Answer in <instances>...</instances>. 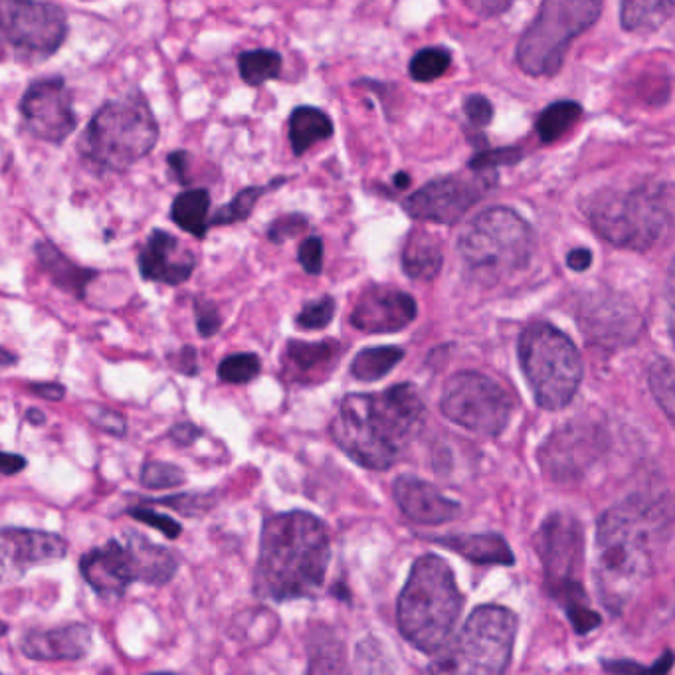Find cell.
Segmentation results:
<instances>
[{"instance_id":"6da1fadb","label":"cell","mask_w":675,"mask_h":675,"mask_svg":"<svg viewBox=\"0 0 675 675\" xmlns=\"http://www.w3.org/2000/svg\"><path fill=\"white\" fill-rule=\"evenodd\" d=\"M672 535L667 501L632 495L608 509L596 525L594 579L601 601L620 614L656 573Z\"/></svg>"},{"instance_id":"7a4b0ae2","label":"cell","mask_w":675,"mask_h":675,"mask_svg":"<svg viewBox=\"0 0 675 675\" xmlns=\"http://www.w3.org/2000/svg\"><path fill=\"white\" fill-rule=\"evenodd\" d=\"M426 408L412 385L379 395H349L331 422L335 444L367 470H389L407 452L425 422Z\"/></svg>"},{"instance_id":"3957f363","label":"cell","mask_w":675,"mask_h":675,"mask_svg":"<svg viewBox=\"0 0 675 675\" xmlns=\"http://www.w3.org/2000/svg\"><path fill=\"white\" fill-rule=\"evenodd\" d=\"M324 521L306 511L268 518L262 525L254 591L274 602L314 596L324 586L329 564Z\"/></svg>"},{"instance_id":"277c9868","label":"cell","mask_w":675,"mask_h":675,"mask_svg":"<svg viewBox=\"0 0 675 675\" xmlns=\"http://www.w3.org/2000/svg\"><path fill=\"white\" fill-rule=\"evenodd\" d=\"M463 608V594L444 559H418L398 596V628L412 646L434 654L452 634Z\"/></svg>"},{"instance_id":"5b68a950","label":"cell","mask_w":675,"mask_h":675,"mask_svg":"<svg viewBox=\"0 0 675 675\" xmlns=\"http://www.w3.org/2000/svg\"><path fill=\"white\" fill-rule=\"evenodd\" d=\"M157 140V117L145 95L130 93L95 112L78 151L98 173H123L147 157Z\"/></svg>"},{"instance_id":"8992f818","label":"cell","mask_w":675,"mask_h":675,"mask_svg":"<svg viewBox=\"0 0 675 675\" xmlns=\"http://www.w3.org/2000/svg\"><path fill=\"white\" fill-rule=\"evenodd\" d=\"M589 221L604 241L624 250L646 252L672 221V188L642 183L632 188H604L592 198Z\"/></svg>"},{"instance_id":"52a82bcc","label":"cell","mask_w":675,"mask_h":675,"mask_svg":"<svg viewBox=\"0 0 675 675\" xmlns=\"http://www.w3.org/2000/svg\"><path fill=\"white\" fill-rule=\"evenodd\" d=\"M458 250L473 278L493 286L528 268L535 252V234L513 208L493 206L466 226Z\"/></svg>"},{"instance_id":"ba28073f","label":"cell","mask_w":675,"mask_h":675,"mask_svg":"<svg viewBox=\"0 0 675 675\" xmlns=\"http://www.w3.org/2000/svg\"><path fill=\"white\" fill-rule=\"evenodd\" d=\"M535 546L549 591L561 602L574 630L589 634L601 624V614L592 611L583 581H579L583 569V525L573 515L553 513L536 531Z\"/></svg>"},{"instance_id":"9c48e42d","label":"cell","mask_w":675,"mask_h":675,"mask_svg":"<svg viewBox=\"0 0 675 675\" xmlns=\"http://www.w3.org/2000/svg\"><path fill=\"white\" fill-rule=\"evenodd\" d=\"M604 0H541L536 19L523 32L515 62L531 78L561 72L574 40L601 19Z\"/></svg>"},{"instance_id":"30bf717a","label":"cell","mask_w":675,"mask_h":675,"mask_svg":"<svg viewBox=\"0 0 675 675\" xmlns=\"http://www.w3.org/2000/svg\"><path fill=\"white\" fill-rule=\"evenodd\" d=\"M519 362L536 405L559 410L573 400L583 380V361L569 335L536 321L519 337Z\"/></svg>"},{"instance_id":"8fae6325","label":"cell","mask_w":675,"mask_h":675,"mask_svg":"<svg viewBox=\"0 0 675 675\" xmlns=\"http://www.w3.org/2000/svg\"><path fill=\"white\" fill-rule=\"evenodd\" d=\"M518 634L515 614L503 606H480L466 622L453 646L430 672L503 674L509 667Z\"/></svg>"},{"instance_id":"7c38bea8","label":"cell","mask_w":675,"mask_h":675,"mask_svg":"<svg viewBox=\"0 0 675 675\" xmlns=\"http://www.w3.org/2000/svg\"><path fill=\"white\" fill-rule=\"evenodd\" d=\"M442 412L452 422L481 436H500L513 415V400L481 372H458L446 382Z\"/></svg>"},{"instance_id":"4fadbf2b","label":"cell","mask_w":675,"mask_h":675,"mask_svg":"<svg viewBox=\"0 0 675 675\" xmlns=\"http://www.w3.org/2000/svg\"><path fill=\"white\" fill-rule=\"evenodd\" d=\"M472 176L450 175L426 183L405 201V213L422 223L452 226L498 185L495 171H472Z\"/></svg>"},{"instance_id":"5bb4252c","label":"cell","mask_w":675,"mask_h":675,"mask_svg":"<svg viewBox=\"0 0 675 675\" xmlns=\"http://www.w3.org/2000/svg\"><path fill=\"white\" fill-rule=\"evenodd\" d=\"M64 10L44 0H0V44L50 57L64 44Z\"/></svg>"},{"instance_id":"9a60e30c","label":"cell","mask_w":675,"mask_h":675,"mask_svg":"<svg viewBox=\"0 0 675 675\" xmlns=\"http://www.w3.org/2000/svg\"><path fill=\"white\" fill-rule=\"evenodd\" d=\"M20 115L30 135L54 145L64 143L78 127L72 93L62 78L30 84L20 100Z\"/></svg>"},{"instance_id":"2e32d148","label":"cell","mask_w":675,"mask_h":675,"mask_svg":"<svg viewBox=\"0 0 675 675\" xmlns=\"http://www.w3.org/2000/svg\"><path fill=\"white\" fill-rule=\"evenodd\" d=\"M68 555V541L52 531L0 529V584L20 581L34 566L57 563Z\"/></svg>"},{"instance_id":"e0dca14e","label":"cell","mask_w":675,"mask_h":675,"mask_svg":"<svg viewBox=\"0 0 675 675\" xmlns=\"http://www.w3.org/2000/svg\"><path fill=\"white\" fill-rule=\"evenodd\" d=\"M602 436L596 426H564L541 448V462L555 480L579 478L601 452Z\"/></svg>"},{"instance_id":"ac0fdd59","label":"cell","mask_w":675,"mask_h":675,"mask_svg":"<svg viewBox=\"0 0 675 675\" xmlns=\"http://www.w3.org/2000/svg\"><path fill=\"white\" fill-rule=\"evenodd\" d=\"M80 573L103 599H121L131 584L140 583L130 545L120 539H110L105 545L88 551L80 559Z\"/></svg>"},{"instance_id":"d6986e66","label":"cell","mask_w":675,"mask_h":675,"mask_svg":"<svg viewBox=\"0 0 675 675\" xmlns=\"http://www.w3.org/2000/svg\"><path fill=\"white\" fill-rule=\"evenodd\" d=\"M579 324L583 325V331L592 342L608 349L636 341L642 331V317L636 307L618 297H592L581 309Z\"/></svg>"},{"instance_id":"ffe728a7","label":"cell","mask_w":675,"mask_h":675,"mask_svg":"<svg viewBox=\"0 0 675 675\" xmlns=\"http://www.w3.org/2000/svg\"><path fill=\"white\" fill-rule=\"evenodd\" d=\"M412 297L395 287H370L352 309L351 324L362 334H398L417 319Z\"/></svg>"},{"instance_id":"44dd1931","label":"cell","mask_w":675,"mask_h":675,"mask_svg":"<svg viewBox=\"0 0 675 675\" xmlns=\"http://www.w3.org/2000/svg\"><path fill=\"white\" fill-rule=\"evenodd\" d=\"M141 278L147 282H161L167 286H181L193 276L196 268L195 254L186 252L181 242L167 231H153L145 246L141 248Z\"/></svg>"},{"instance_id":"7402d4cb","label":"cell","mask_w":675,"mask_h":675,"mask_svg":"<svg viewBox=\"0 0 675 675\" xmlns=\"http://www.w3.org/2000/svg\"><path fill=\"white\" fill-rule=\"evenodd\" d=\"M92 650V628L82 622L52 630H30L20 640V652L37 662H82Z\"/></svg>"},{"instance_id":"603a6c76","label":"cell","mask_w":675,"mask_h":675,"mask_svg":"<svg viewBox=\"0 0 675 675\" xmlns=\"http://www.w3.org/2000/svg\"><path fill=\"white\" fill-rule=\"evenodd\" d=\"M395 500L410 521L420 525H444L460 515V503L448 500L432 483L415 475H400L395 481Z\"/></svg>"},{"instance_id":"cb8c5ba5","label":"cell","mask_w":675,"mask_h":675,"mask_svg":"<svg viewBox=\"0 0 675 675\" xmlns=\"http://www.w3.org/2000/svg\"><path fill=\"white\" fill-rule=\"evenodd\" d=\"M341 357L337 341H289L284 352V375L297 385H315L331 375Z\"/></svg>"},{"instance_id":"d4e9b609","label":"cell","mask_w":675,"mask_h":675,"mask_svg":"<svg viewBox=\"0 0 675 675\" xmlns=\"http://www.w3.org/2000/svg\"><path fill=\"white\" fill-rule=\"evenodd\" d=\"M123 541L130 545L137 564L140 583L163 586L175 576L178 571V556L171 549L153 543L149 536L141 535L137 531H127Z\"/></svg>"},{"instance_id":"484cf974","label":"cell","mask_w":675,"mask_h":675,"mask_svg":"<svg viewBox=\"0 0 675 675\" xmlns=\"http://www.w3.org/2000/svg\"><path fill=\"white\" fill-rule=\"evenodd\" d=\"M38 262L50 276V282L65 294H72L78 299H84L88 286L95 279V269L80 268L74 262L65 258L52 242H38L34 246Z\"/></svg>"},{"instance_id":"4316f807","label":"cell","mask_w":675,"mask_h":675,"mask_svg":"<svg viewBox=\"0 0 675 675\" xmlns=\"http://www.w3.org/2000/svg\"><path fill=\"white\" fill-rule=\"evenodd\" d=\"M444 264L440 242L430 232L412 231L402 248V268L408 278L418 282L434 279Z\"/></svg>"},{"instance_id":"83f0119b","label":"cell","mask_w":675,"mask_h":675,"mask_svg":"<svg viewBox=\"0 0 675 675\" xmlns=\"http://www.w3.org/2000/svg\"><path fill=\"white\" fill-rule=\"evenodd\" d=\"M434 543L450 546L456 553L480 564L515 563V555L511 553L508 541L498 533H480V535H450L434 539Z\"/></svg>"},{"instance_id":"f1b7e54d","label":"cell","mask_w":675,"mask_h":675,"mask_svg":"<svg viewBox=\"0 0 675 675\" xmlns=\"http://www.w3.org/2000/svg\"><path fill=\"white\" fill-rule=\"evenodd\" d=\"M334 135V120L327 113L299 105L289 115V145L297 157H304L309 149Z\"/></svg>"},{"instance_id":"f546056e","label":"cell","mask_w":675,"mask_h":675,"mask_svg":"<svg viewBox=\"0 0 675 675\" xmlns=\"http://www.w3.org/2000/svg\"><path fill=\"white\" fill-rule=\"evenodd\" d=\"M674 14V0H622V29L634 34H652Z\"/></svg>"},{"instance_id":"4dcf8cb0","label":"cell","mask_w":675,"mask_h":675,"mask_svg":"<svg viewBox=\"0 0 675 675\" xmlns=\"http://www.w3.org/2000/svg\"><path fill=\"white\" fill-rule=\"evenodd\" d=\"M208 211H211V195L206 188H191L176 196L171 206V221L181 231L193 234L198 241H203L208 232Z\"/></svg>"},{"instance_id":"1f68e13d","label":"cell","mask_w":675,"mask_h":675,"mask_svg":"<svg viewBox=\"0 0 675 675\" xmlns=\"http://www.w3.org/2000/svg\"><path fill=\"white\" fill-rule=\"evenodd\" d=\"M581 117H583L581 103L571 100L551 103L536 117V135L543 145H553L563 137L564 133L573 130Z\"/></svg>"},{"instance_id":"d6a6232c","label":"cell","mask_w":675,"mask_h":675,"mask_svg":"<svg viewBox=\"0 0 675 675\" xmlns=\"http://www.w3.org/2000/svg\"><path fill=\"white\" fill-rule=\"evenodd\" d=\"M402 357L405 351L400 347H370L352 359V377L362 382H375L387 377Z\"/></svg>"},{"instance_id":"836d02e7","label":"cell","mask_w":675,"mask_h":675,"mask_svg":"<svg viewBox=\"0 0 675 675\" xmlns=\"http://www.w3.org/2000/svg\"><path fill=\"white\" fill-rule=\"evenodd\" d=\"M286 181L287 178L284 176V178L272 181L268 185L248 186V188H244V191H241L238 195L232 198L231 203L224 204V206H221V208L214 213L213 218L208 221V226H231V224L246 221V218L250 216L252 211H254V206L258 204L259 198L266 195V193H269V191L286 185Z\"/></svg>"},{"instance_id":"e575fe53","label":"cell","mask_w":675,"mask_h":675,"mask_svg":"<svg viewBox=\"0 0 675 675\" xmlns=\"http://www.w3.org/2000/svg\"><path fill=\"white\" fill-rule=\"evenodd\" d=\"M284 60L276 50H250L238 58V70L242 80L252 88L264 85L269 80H276L282 74Z\"/></svg>"},{"instance_id":"d590c367","label":"cell","mask_w":675,"mask_h":675,"mask_svg":"<svg viewBox=\"0 0 675 675\" xmlns=\"http://www.w3.org/2000/svg\"><path fill=\"white\" fill-rule=\"evenodd\" d=\"M450 65H452L450 50L430 47L415 54V58L410 60V65H408V72L418 84H430V82L440 80L450 70Z\"/></svg>"},{"instance_id":"8d00e7d4","label":"cell","mask_w":675,"mask_h":675,"mask_svg":"<svg viewBox=\"0 0 675 675\" xmlns=\"http://www.w3.org/2000/svg\"><path fill=\"white\" fill-rule=\"evenodd\" d=\"M650 389L656 398L659 408L666 412L667 420L674 422L675 400H674V365L669 359L659 357L650 369Z\"/></svg>"},{"instance_id":"74e56055","label":"cell","mask_w":675,"mask_h":675,"mask_svg":"<svg viewBox=\"0 0 675 675\" xmlns=\"http://www.w3.org/2000/svg\"><path fill=\"white\" fill-rule=\"evenodd\" d=\"M262 370L258 355L236 352L218 365V377L228 385H246L256 379Z\"/></svg>"},{"instance_id":"f35d334b","label":"cell","mask_w":675,"mask_h":675,"mask_svg":"<svg viewBox=\"0 0 675 675\" xmlns=\"http://www.w3.org/2000/svg\"><path fill=\"white\" fill-rule=\"evenodd\" d=\"M140 481L141 485H145L147 490H171L176 485H183L186 475L183 468H178L175 463L151 460V462L143 463Z\"/></svg>"},{"instance_id":"ab89813d","label":"cell","mask_w":675,"mask_h":675,"mask_svg":"<svg viewBox=\"0 0 675 675\" xmlns=\"http://www.w3.org/2000/svg\"><path fill=\"white\" fill-rule=\"evenodd\" d=\"M525 157V151L511 145V147L500 149H481L480 153H475L468 167L470 171H495L498 167H509V165H518Z\"/></svg>"},{"instance_id":"60d3db41","label":"cell","mask_w":675,"mask_h":675,"mask_svg":"<svg viewBox=\"0 0 675 675\" xmlns=\"http://www.w3.org/2000/svg\"><path fill=\"white\" fill-rule=\"evenodd\" d=\"M155 505L171 508L178 511L185 518H198L206 513L214 505L213 493H178V495H167L161 500H147Z\"/></svg>"},{"instance_id":"b9f144b4","label":"cell","mask_w":675,"mask_h":675,"mask_svg":"<svg viewBox=\"0 0 675 675\" xmlns=\"http://www.w3.org/2000/svg\"><path fill=\"white\" fill-rule=\"evenodd\" d=\"M335 299L334 297L324 296L317 301L307 304L301 314L297 315V325L301 329H324L327 325L334 321Z\"/></svg>"},{"instance_id":"7bdbcfd3","label":"cell","mask_w":675,"mask_h":675,"mask_svg":"<svg viewBox=\"0 0 675 675\" xmlns=\"http://www.w3.org/2000/svg\"><path fill=\"white\" fill-rule=\"evenodd\" d=\"M127 513H130V518L135 519V521L145 523L149 528L157 529V531H161L167 539H178L181 533H183V525H181L176 519L167 518V515L157 513V511L145 508V505L130 508L127 509Z\"/></svg>"},{"instance_id":"ee69618b","label":"cell","mask_w":675,"mask_h":675,"mask_svg":"<svg viewBox=\"0 0 675 675\" xmlns=\"http://www.w3.org/2000/svg\"><path fill=\"white\" fill-rule=\"evenodd\" d=\"M195 319H196V331L204 339H211L214 335L221 331V325H223V317L218 307L214 306L213 301L203 299V297H196L195 299Z\"/></svg>"},{"instance_id":"f6af8a7d","label":"cell","mask_w":675,"mask_h":675,"mask_svg":"<svg viewBox=\"0 0 675 675\" xmlns=\"http://www.w3.org/2000/svg\"><path fill=\"white\" fill-rule=\"evenodd\" d=\"M463 113L473 130H483L490 125L495 112H493V103L485 95L473 93L463 100Z\"/></svg>"},{"instance_id":"bcb514c9","label":"cell","mask_w":675,"mask_h":675,"mask_svg":"<svg viewBox=\"0 0 675 675\" xmlns=\"http://www.w3.org/2000/svg\"><path fill=\"white\" fill-rule=\"evenodd\" d=\"M306 228L307 218L304 214H286V216H282V218L272 223L268 228V238L276 244H284V242L294 238Z\"/></svg>"},{"instance_id":"7dc6e473","label":"cell","mask_w":675,"mask_h":675,"mask_svg":"<svg viewBox=\"0 0 675 675\" xmlns=\"http://www.w3.org/2000/svg\"><path fill=\"white\" fill-rule=\"evenodd\" d=\"M297 258H299V264L304 266L307 274L319 276L324 272V242H321V238L311 236V238L301 242Z\"/></svg>"},{"instance_id":"c3c4849f","label":"cell","mask_w":675,"mask_h":675,"mask_svg":"<svg viewBox=\"0 0 675 675\" xmlns=\"http://www.w3.org/2000/svg\"><path fill=\"white\" fill-rule=\"evenodd\" d=\"M93 425L102 428L103 432L113 436L127 434V422L120 412H115L112 408L98 407L92 415Z\"/></svg>"},{"instance_id":"681fc988","label":"cell","mask_w":675,"mask_h":675,"mask_svg":"<svg viewBox=\"0 0 675 675\" xmlns=\"http://www.w3.org/2000/svg\"><path fill=\"white\" fill-rule=\"evenodd\" d=\"M466 7L481 19H495L511 10L518 0H463Z\"/></svg>"},{"instance_id":"f907efd6","label":"cell","mask_w":675,"mask_h":675,"mask_svg":"<svg viewBox=\"0 0 675 675\" xmlns=\"http://www.w3.org/2000/svg\"><path fill=\"white\" fill-rule=\"evenodd\" d=\"M171 365H173L181 375H185V377H196L198 370H201V365H198V352H196L195 347H191V345L181 347L175 357H173Z\"/></svg>"},{"instance_id":"816d5d0a","label":"cell","mask_w":675,"mask_h":675,"mask_svg":"<svg viewBox=\"0 0 675 675\" xmlns=\"http://www.w3.org/2000/svg\"><path fill=\"white\" fill-rule=\"evenodd\" d=\"M203 434V430L198 428V426L193 425V422H178V425L173 426L171 430H168V438L175 442V444L191 446L195 444L196 440L201 438Z\"/></svg>"},{"instance_id":"f5cc1de1","label":"cell","mask_w":675,"mask_h":675,"mask_svg":"<svg viewBox=\"0 0 675 675\" xmlns=\"http://www.w3.org/2000/svg\"><path fill=\"white\" fill-rule=\"evenodd\" d=\"M29 466V460L20 453L0 452V473L2 475H17Z\"/></svg>"},{"instance_id":"db71d44e","label":"cell","mask_w":675,"mask_h":675,"mask_svg":"<svg viewBox=\"0 0 675 675\" xmlns=\"http://www.w3.org/2000/svg\"><path fill=\"white\" fill-rule=\"evenodd\" d=\"M30 392L50 402H58L65 397V389L60 382H34L30 385Z\"/></svg>"},{"instance_id":"11a10c76","label":"cell","mask_w":675,"mask_h":675,"mask_svg":"<svg viewBox=\"0 0 675 675\" xmlns=\"http://www.w3.org/2000/svg\"><path fill=\"white\" fill-rule=\"evenodd\" d=\"M186 165H188V153L186 151H175L168 155V167L173 168L175 178L181 185H186L188 178H186Z\"/></svg>"},{"instance_id":"9f6ffc18","label":"cell","mask_w":675,"mask_h":675,"mask_svg":"<svg viewBox=\"0 0 675 675\" xmlns=\"http://www.w3.org/2000/svg\"><path fill=\"white\" fill-rule=\"evenodd\" d=\"M591 264L592 252L586 248H576V250L569 252V256H566V266L574 272H584V269L591 268Z\"/></svg>"},{"instance_id":"6f0895ef","label":"cell","mask_w":675,"mask_h":675,"mask_svg":"<svg viewBox=\"0 0 675 675\" xmlns=\"http://www.w3.org/2000/svg\"><path fill=\"white\" fill-rule=\"evenodd\" d=\"M606 672H614V674H632V672H650V667L640 666V664H634V662H628V659H616V662H604L602 664Z\"/></svg>"},{"instance_id":"680465c9","label":"cell","mask_w":675,"mask_h":675,"mask_svg":"<svg viewBox=\"0 0 675 675\" xmlns=\"http://www.w3.org/2000/svg\"><path fill=\"white\" fill-rule=\"evenodd\" d=\"M19 362V357L14 352L7 351L0 347V369H9Z\"/></svg>"},{"instance_id":"91938a15","label":"cell","mask_w":675,"mask_h":675,"mask_svg":"<svg viewBox=\"0 0 675 675\" xmlns=\"http://www.w3.org/2000/svg\"><path fill=\"white\" fill-rule=\"evenodd\" d=\"M669 667H672V652H666V656L656 662V666L650 667V672L652 674H666Z\"/></svg>"},{"instance_id":"94428289","label":"cell","mask_w":675,"mask_h":675,"mask_svg":"<svg viewBox=\"0 0 675 675\" xmlns=\"http://www.w3.org/2000/svg\"><path fill=\"white\" fill-rule=\"evenodd\" d=\"M27 422L32 426H44L47 425V417H44L42 410L30 408L29 412H27Z\"/></svg>"},{"instance_id":"6125c7cd","label":"cell","mask_w":675,"mask_h":675,"mask_svg":"<svg viewBox=\"0 0 675 675\" xmlns=\"http://www.w3.org/2000/svg\"><path fill=\"white\" fill-rule=\"evenodd\" d=\"M408 185H410V176H408V173H398V175L395 176V186H397V188H407Z\"/></svg>"},{"instance_id":"be15d7a7","label":"cell","mask_w":675,"mask_h":675,"mask_svg":"<svg viewBox=\"0 0 675 675\" xmlns=\"http://www.w3.org/2000/svg\"><path fill=\"white\" fill-rule=\"evenodd\" d=\"M7 634H9V624L0 620V638H2V636H7Z\"/></svg>"}]
</instances>
